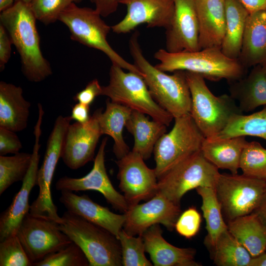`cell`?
Wrapping results in <instances>:
<instances>
[{
  "mask_svg": "<svg viewBox=\"0 0 266 266\" xmlns=\"http://www.w3.org/2000/svg\"><path fill=\"white\" fill-rule=\"evenodd\" d=\"M36 18L30 3L15 1L0 14V24L7 31L21 59L22 72L31 82H41L52 73L48 61L42 55Z\"/></svg>",
  "mask_w": 266,
  "mask_h": 266,
  "instance_id": "cell-1",
  "label": "cell"
},
{
  "mask_svg": "<svg viewBox=\"0 0 266 266\" xmlns=\"http://www.w3.org/2000/svg\"><path fill=\"white\" fill-rule=\"evenodd\" d=\"M139 33L135 31L129 41L134 65L143 74V79L156 102L176 118L189 114L191 96L185 71L167 74L153 66L144 57L138 41Z\"/></svg>",
  "mask_w": 266,
  "mask_h": 266,
  "instance_id": "cell-2",
  "label": "cell"
},
{
  "mask_svg": "<svg viewBox=\"0 0 266 266\" xmlns=\"http://www.w3.org/2000/svg\"><path fill=\"white\" fill-rule=\"evenodd\" d=\"M154 58L159 61L155 66L163 71H189L213 81L223 79L235 81L243 77L245 72L246 68L237 59L229 58L221 49L216 48L176 53L160 49L155 52Z\"/></svg>",
  "mask_w": 266,
  "mask_h": 266,
  "instance_id": "cell-3",
  "label": "cell"
},
{
  "mask_svg": "<svg viewBox=\"0 0 266 266\" xmlns=\"http://www.w3.org/2000/svg\"><path fill=\"white\" fill-rule=\"evenodd\" d=\"M62 219L61 230L82 249L89 266H122L120 244L115 235L68 210Z\"/></svg>",
  "mask_w": 266,
  "mask_h": 266,
  "instance_id": "cell-4",
  "label": "cell"
},
{
  "mask_svg": "<svg viewBox=\"0 0 266 266\" xmlns=\"http://www.w3.org/2000/svg\"><path fill=\"white\" fill-rule=\"evenodd\" d=\"M191 96L190 114L204 138L217 135L234 115L242 114L230 96H215L201 75L185 71Z\"/></svg>",
  "mask_w": 266,
  "mask_h": 266,
  "instance_id": "cell-5",
  "label": "cell"
},
{
  "mask_svg": "<svg viewBox=\"0 0 266 266\" xmlns=\"http://www.w3.org/2000/svg\"><path fill=\"white\" fill-rule=\"evenodd\" d=\"M101 17L95 9L80 7L73 3L61 13L59 21L68 28L72 40L101 51L110 59L112 64L143 77V74L134 64L125 60L108 43L107 36L111 26L108 25Z\"/></svg>",
  "mask_w": 266,
  "mask_h": 266,
  "instance_id": "cell-6",
  "label": "cell"
},
{
  "mask_svg": "<svg viewBox=\"0 0 266 266\" xmlns=\"http://www.w3.org/2000/svg\"><path fill=\"white\" fill-rule=\"evenodd\" d=\"M108 84L102 86V96L112 102L143 113L152 119L168 126L173 117L152 98L147 86L140 75L126 72L120 66L112 64Z\"/></svg>",
  "mask_w": 266,
  "mask_h": 266,
  "instance_id": "cell-7",
  "label": "cell"
},
{
  "mask_svg": "<svg viewBox=\"0 0 266 266\" xmlns=\"http://www.w3.org/2000/svg\"><path fill=\"white\" fill-rule=\"evenodd\" d=\"M220 174L200 150L190 155L158 179L157 193L180 205L188 191L200 187L214 188Z\"/></svg>",
  "mask_w": 266,
  "mask_h": 266,
  "instance_id": "cell-8",
  "label": "cell"
},
{
  "mask_svg": "<svg viewBox=\"0 0 266 266\" xmlns=\"http://www.w3.org/2000/svg\"><path fill=\"white\" fill-rule=\"evenodd\" d=\"M174 119L171 130L160 138L154 149V169L158 179L200 150L204 138L190 113Z\"/></svg>",
  "mask_w": 266,
  "mask_h": 266,
  "instance_id": "cell-9",
  "label": "cell"
},
{
  "mask_svg": "<svg viewBox=\"0 0 266 266\" xmlns=\"http://www.w3.org/2000/svg\"><path fill=\"white\" fill-rule=\"evenodd\" d=\"M71 120L70 116L62 115L59 116L55 120L47 140L42 165L37 172L36 185L39 188V194L30 205L29 210L33 215L47 218L59 224L62 222V219L58 215L57 207L53 201L51 185L56 166L61 158L66 133Z\"/></svg>",
  "mask_w": 266,
  "mask_h": 266,
  "instance_id": "cell-10",
  "label": "cell"
},
{
  "mask_svg": "<svg viewBox=\"0 0 266 266\" xmlns=\"http://www.w3.org/2000/svg\"><path fill=\"white\" fill-rule=\"evenodd\" d=\"M214 188L229 221L255 211L266 193V181L243 174L220 173Z\"/></svg>",
  "mask_w": 266,
  "mask_h": 266,
  "instance_id": "cell-11",
  "label": "cell"
},
{
  "mask_svg": "<svg viewBox=\"0 0 266 266\" xmlns=\"http://www.w3.org/2000/svg\"><path fill=\"white\" fill-rule=\"evenodd\" d=\"M16 235L33 265L72 242L61 230L58 222L29 212L23 218Z\"/></svg>",
  "mask_w": 266,
  "mask_h": 266,
  "instance_id": "cell-12",
  "label": "cell"
},
{
  "mask_svg": "<svg viewBox=\"0 0 266 266\" xmlns=\"http://www.w3.org/2000/svg\"><path fill=\"white\" fill-rule=\"evenodd\" d=\"M116 163L119 187L129 207L156 195L158 178L155 170L147 166L140 155L131 151Z\"/></svg>",
  "mask_w": 266,
  "mask_h": 266,
  "instance_id": "cell-13",
  "label": "cell"
},
{
  "mask_svg": "<svg viewBox=\"0 0 266 266\" xmlns=\"http://www.w3.org/2000/svg\"><path fill=\"white\" fill-rule=\"evenodd\" d=\"M107 138L102 139L97 154L94 160L93 166L85 176L73 178L67 176L61 177L56 182L58 191H96L101 194L113 208L126 213L129 205L123 195L113 187L106 172L105 165V149Z\"/></svg>",
  "mask_w": 266,
  "mask_h": 266,
  "instance_id": "cell-14",
  "label": "cell"
},
{
  "mask_svg": "<svg viewBox=\"0 0 266 266\" xmlns=\"http://www.w3.org/2000/svg\"><path fill=\"white\" fill-rule=\"evenodd\" d=\"M181 213L180 205L157 193L145 202L129 207L123 229L133 236L142 235L156 224L172 231Z\"/></svg>",
  "mask_w": 266,
  "mask_h": 266,
  "instance_id": "cell-15",
  "label": "cell"
},
{
  "mask_svg": "<svg viewBox=\"0 0 266 266\" xmlns=\"http://www.w3.org/2000/svg\"><path fill=\"white\" fill-rule=\"evenodd\" d=\"M102 108L95 111L85 123L75 122L67 128L61 158L71 169H77L94 160L95 151L102 135L99 116Z\"/></svg>",
  "mask_w": 266,
  "mask_h": 266,
  "instance_id": "cell-16",
  "label": "cell"
},
{
  "mask_svg": "<svg viewBox=\"0 0 266 266\" xmlns=\"http://www.w3.org/2000/svg\"><path fill=\"white\" fill-rule=\"evenodd\" d=\"M43 115L39 114L34 128L35 141L32 152V163L18 192L14 196L9 206L0 216V241L16 234L18 228L26 215L29 212V199L32 189L36 185L37 174L40 155L39 139Z\"/></svg>",
  "mask_w": 266,
  "mask_h": 266,
  "instance_id": "cell-17",
  "label": "cell"
},
{
  "mask_svg": "<svg viewBox=\"0 0 266 266\" xmlns=\"http://www.w3.org/2000/svg\"><path fill=\"white\" fill-rule=\"evenodd\" d=\"M127 7L123 19L111 26L117 34L126 33L139 25L146 24L148 28L167 29L174 12V0H121Z\"/></svg>",
  "mask_w": 266,
  "mask_h": 266,
  "instance_id": "cell-18",
  "label": "cell"
},
{
  "mask_svg": "<svg viewBox=\"0 0 266 266\" xmlns=\"http://www.w3.org/2000/svg\"><path fill=\"white\" fill-rule=\"evenodd\" d=\"M174 12L166 30V50L171 53L200 50L196 0H174Z\"/></svg>",
  "mask_w": 266,
  "mask_h": 266,
  "instance_id": "cell-19",
  "label": "cell"
},
{
  "mask_svg": "<svg viewBox=\"0 0 266 266\" xmlns=\"http://www.w3.org/2000/svg\"><path fill=\"white\" fill-rule=\"evenodd\" d=\"M60 202L67 210L106 230L117 237L126 220V215L113 213L108 208L92 200L88 196L75 194L69 190L61 191Z\"/></svg>",
  "mask_w": 266,
  "mask_h": 266,
  "instance_id": "cell-20",
  "label": "cell"
},
{
  "mask_svg": "<svg viewBox=\"0 0 266 266\" xmlns=\"http://www.w3.org/2000/svg\"><path fill=\"white\" fill-rule=\"evenodd\" d=\"M160 224L150 227L142 234L146 252L155 266H201L195 260L193 248H179L163 237Z\"/></svg>",
  "mask_w": 266,
  "mask_h": 266,
  "instance_id": "cell-21",
  "label": "cell"
},
{
  "mask_svg": "<svg viewBox=\"0 0 266 266\" xmlns=\"http://www.w3.org/2000/svg\"><path fill=\"white\" fill-rule=\"evenodd\" d=\"M200 49H221L226 27L225 0H196Z\"/></svg>",
  "mask_w": 266,
  "mask_h": 266,
  "instance_id": "cell-22",
  "label": "cell"
},
{
  "mask_svg": "<svg viewBox=\"0 0 266 266\" xmlns=\"http://www.w3.org/2000/svg\"><path fill=\"white\" fill-rule=\"evenodd\" d=\"M237 60L245 68L266 63V10L249 13Z\"/></svg>",
  "mask_w": 266,
  "mask_h": 266,
  "instance_id": "cell-23",
  "label": "cell"
},
{
  "mask_svg": "<svg viewBox=\"0 0 266 266\" xmlns=\"http://www.w3.org/2000/svg\"><path fill=\"white\" fill-rule=\"evenodd\" d=\"M31 103L23 96L20 86L0 82V127L15 132L28 125Z\"/></svg>",
  "mask_w": 266,
  "mask_h": 266,
  "instance_id": "cell-24",
  "label": "cell"
},
{
  "mask_svg": "<svg viewBox=\"0 0 266 266\" xmlns=\"http://www.w3.org/2000/svg\"><path fill=\"white\" fill-rule=\"evenodd\" d=\"M230 82V96L242 112L266 105V75L262 65L253 66L246 76Z\"/></svg>",
  "mask_w": 266,
  "mask_h": 266,
  "instance_id": "cell-25",
  "label": "cell"
},
{
  "mask_svg": "<svg viewBox=\"0 0 266 266\" xmlns=\"http://www.w3.org/2000/svg\"><path fill=\"white\" fill-rule=\"evenodd\" d=\"M247 141L245 136L227 138H204L200 151L204 157L218 169L237 174L242 152Z\"/></svg>",
  "mask_w": 266,
  "mask_h": 266,
  "instance_id": "cell-26",
  "label": "cell"
},
{
  "mask_svg": "<svg viewBox=\"0 0 266 266\" xmlns=\"http://www.w3.org/2000/svg\"><path fill=\"white\" fill-rule=\"evenodd\" d=\"M146 114L132 110L126 128L134 137L132 151L144 160L149 159L160 138L166 132V126L154 120H150Z\"/></svg>",
  "mask_w": 266,
  "mask_h": 266,
  "instance_id": "cell-27",
  "label": "cell"
},
{
  "mask_svg": "<svg viewBox=\"0 0 266 266\" xmlns=\"http://www.w3.org/2000/svg\"><path fill=\"white\" fill-rule=\"evenodd\" d=\"M228 231L255 257L266 251V226L254 212L229 220Z\"/></svg>",
  "mask_w": 266,
  "mask_h": 266,
  "instance_id": "cell-28",
  "label": "cell"
},
{
  "mask_svg": "<svg viewBox=\"0 0 266 266\" xmlns=\"http://www.w3.org/2000/svg\"><path fill=\"white\" fill-rule=\"evenodd\" d=\"M128 107L111 101H106V108L100 113L99 121L101 133L110 136L114 141L113 151L118 159L127 154L129 147L125 142L123 131L132 113Z\"/></svg>",
  "mask_w": 266,
  "mask_h": 266,
  "instance_id": "cell-29",
  "label": "cell"
},
{
  "mask_svg": "<svg viewBox=\"0 0 266 266\" xmlns=\"http://www.w3.org/2000/svg\"><path fill=\"white\" fill-rule=\"evenodd\" d=\"M226 27L222 52L229 58L239 56L248 11L238 0H225Z\"/></svg>",
  "mask_w": 266,
  "mask_h": 266,
  "instance_id": "cell-30",
  "label": "cell"
},
{
  "mask_svg": "<svg viewBox=\"0 0 266 266\" xmlns=\"http://www.w3.org/2000/svg\"><path fill=\"white\" fill-rule=\"evenodd\" d=\"M196 190L202 200L201 209L206 222L207 234L204 242L211 248L221 234L228 230L227 224L224 220L222 207L215 188L200 187Z\"/></svg>",
  "mask_w": 266,
  "mask_h": 266,
  "instance_id": "cell-31",
  "label": "cell"
},
{
  "mask_svg": "<svg viewBox=\"0 0 266 266\" xmlns=\"http://www.w3.org/2000/svg\"><path fill=\"white\" fill-rule=\"evenodd\" d=\"M253 136L266 140V105L261 110L249 115L238 114L233 116L225 128L211 138H227Z\"/></svg>",
  "mask_w": 266,
  "mask_h": 266,
  "instance_id": "cell-32",
  "label": "cell"
},
{
  "mask_svg": "<svg viewBox=\"0 0 266 266\" xmlns=\"http://www.w3.org/2000/svg\"><path fill=\"white\" fill-rule=\"evenodd\" d=\"M210 249L213 262L218 266H248L252 257L228 230L221 234Z\"/></svg>",
  "mask_w": 266,
  "mask_h": 266,
  "instance_id": "cell-33",
  "label": "cell"
},
{
  "mask_svg": "<svg viewBox=\"0 0 266 266\" xmlns=\"http://www.w3.org/2000/svg\"><path fill=\"white\" fill-rule=\"evenodd\" d=\"M32 154L19 152L12 156L0 155V195L13 183L24 179L30 167Z\"/></svg>",
  "mask_w": 266,
  "mask_h": 266,
  "instance_id": "cell-34",
  "label": "cell"
},
{
  "mask_svg": "<svg viewBox=\"0 0 266 266\" xmlns=\"http://www.w3.org/2000/svg\"><path fill=\"white\" fill-rule=\"evenodd\" d=\"M239 168L246 176L266 181V149L258 142L248 141L241 154Z\"/></svg>",
  "mask_w": 266,
  "mask_h": 266,
  "instance_id": "cell-35",
  "label": "cell"
},
{
  "mask_svg": "<svg viewBox=\"0 0 266 266\" xmlns=\"http://www.w3.org/2000/svg\"><path fill=\"white\" fill-rule=\"evenodd\" d=\"M119 240L124 266H152L145 255V249L142 235L133 236L123 229L117 237Z\"/></svg>",
  "mask_w": 266,
  "mask_h": 266,
  "instance_id": "cell-36",
  "label": "cell"
},
{
  "mask_svg": "<svg viewBox=\"0 0 266 266\" xmlns=\"http://www.w3.org/2000/svg\"><path fill=\"white\" fill-rule=\"evenodd\" d=\"M33 266H89V262L82 249L72 242L66 247L49 254Z\"/></svg>",
  "mask_w": 266,
  "mask_h": 266,
  "instance_id": "cell-37",
  "label": "cell"
},
{
  "mask_svg": "<svg viewBox=\"0 0 266 266\" xmlns=\"http://www.w3.org/2000/svg\"><path fill=\"white\" fill-rule=\"evenodd\" d=\"M0 266H33L16 234L11 235L0 241Z\"/></svg>",
  "mask_w": 266,
  "mask_h": 266,
  "instance_id": "cell-38",
  "label": "cell"
},
{
  "mask_svg": "<svg viewBox=\"0 0 266 266\" xmlns=\"http://www.w3.org/2000/svg\"><path fill=\"white\" fill-rule=\"evenodd\" d=\"M83 0H32L31 8L36 19L47 25L59 20L61 13L71 4Z\"/></svg>",
  "mask_w": 266,
  "mask_h": 266,
  "instance_id": "cell-39",
  "label": "cell"
},
{
  "mask_svg": "<svg viewBox=\"0 0 266 266\" xmlns=\"http://www.w3.org/2000/svg\"><path fill=\"white\" fill-rule=\"evenodd\" d=\"M201 216L194 207H189L178 217L174 229L182 236L190 239L198 233L201 223Z\"/></svg>",
  "mask_w": 266,
  "mask_h": 266,
  "instance_id": "cell-40",
  "label": "cell"
},
{
  "mask_svg": "<svg viewBox=\"0 0 266 266\" xmlns=\"http://www.w3.org/2000/svg\"><path fill=\"white\" fill-rule=\"evenodd\" d=\"M22 144L15 132L0 127V155L16 154L22 148Z\"/></svg>",
  "mask_w": 266,
  "mask_h": 266,
  "instance_id": "cell-41",
  "label": "cell"
},
{
  "mask_svg": "<svg viewBox=\"0 0 266 266\" xmlns=\"http://www.w3.org/2000/svg\"><path fill=\"white\" fill-rule=\"evenodd\" d=\"M102 86L97 79L89 82L85 88L77 93L73 100L78 102L90 105L95 98L101 95Z\"/></svg>",
  "mask_w": 266,
  "mask_h": 266,
  "instance_id": "cell-42",
  "label": "cell"
},
{
  "mask_svg": "<svg viewBox=\"0 0 266 266\" xmlns=\"http://www.w3.org/2000/svg\"><path fill=\"white\" fill-rule=\"evenodd\" d=\"M12 44H13L12 41L7 31L0 24V70L1 71L4 69L5 65L10 58Z\"/></svg>",
  "mask_w": 266,
  "mask_h": 266,
  "instance_id": "cell-43",
  "label": "cell"
},
{
  "mask_svg": "<svg viewBox=\"0 0 266 266\" xmlns=\"http://www.w3.org/2000/svg\"><path fill=\"white\" fill-rule=\"evenodd\" d=\"M95 9L102 17H107L116 11L121 0H90Z\"/></svg>",
  "mask_w": 266,
  "mask_h": 266,
  "instance_id": "cell-44",
  "label": "cell"
},
{
  "mask_svg": "<svg viewBox=\"0 0 266 266\" xmlns=\"http://www.w3.org/2000/svg\"><path fill=\"white\" fill-rule=\"evenodd\" d=\"M72 120L80 123L87 122L90 117V105L78 102L72 106L70 116Z\"/></svg>",
  "mask_w": 266,
  "mask_h": 266,
  "instance_id": "cell-45",
  "label": "cell"
},
{
  "mask_svg": "<svg viewBox=\"0 0 266 266\" xmlns=\"http://www.w3.org/2000/svg\"><path fill=\"white\" fill-rule=\"evenodd\" d=\"M249 13L266 10V0H238Z\"/></svg>",
  "mask_w": 266,
  "mask_h": 266,
  "instance_id": "cell-46",
  "label": "cell"
},
{
  "mask_svg": "<svg viewBox=\"0 0 266 266\" xmlns=\"http://www.w3.org/2000/svg\"><path fill=\"white\" fill-rule=\"evenodd\" d=\"M254 213L257 214L262 222L266 226V193L261 203Z\"/></svg>",
  "mask_w": 266,
  "mask_h": 266,
  "instance_id": "cell-47",
  "label": "cell"
},
{
  "mask_svg": "<svg viewBox=\"0 0 266 266\" xmlns=\"http://www.w3.org/2000/svg\"><path fill=\"white\" fill-rule=\"evenodd\" d=\"M248 266H266V252L251 257Z\"/></svg>",
  "mask_w": 266,
  "mask_h": 266,
  "instance_id": "cell-48",
  "label": "cell"
},
{
  "mask_svg": "<svg viewBox=\"0 0 266 266\" xmlns=\"http://www.w3.org/2000/svg\"><path fill=\"white\" fill-rule=\"evenodd\" d=\"M15 2V0H0V12H2L11 6Z\"/></svg>",
  "mask_w": 266,
  "mask_h": 266,
  "instance_id": "cell-49",
  "label": "cell"
},
{
  "mask_svg": "<svg viewBox=\"0 0 266 266\" xmlns=\"http://www.w3.org/2000/svg\"><path fill=\"white\" fill-rule=\"evenodd\" d=\"M15 1H22L28 3H31L32 0H15Z\"/></svg>",
  "mask_w": 266,
  "mask_h": 266,
  "instance_id": "cell-50",
  "label": "cell"
},
{
  "mask_svg": "<svg viewBox=\"0 0 266 266\" xmlns=\"http://www.w3.org/2000/svg\"><path fill=\"white\" fill-rule=\"evenodd\" d=\"M262 65H263V68H264L265 72L266 75V63H265V64H263Z\"/></svg>",
  "mask_w": 266,
  "mask_h": 266,
  "instance_id": "cell-51",
  "label": "cell"
}]
</instances>
